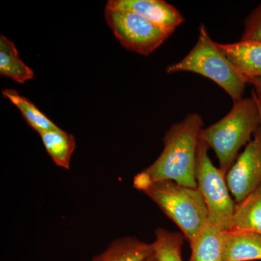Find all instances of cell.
<instances>
[{"mask_svg": "<svg viewBox=\"0 0 261 261\" xmlns=\"http://www.w3.org/2000/svg\"><path fill=\"white\" fill-rule=\"evenodd\" d=\"M261 126L256 94L233 102L229 113L220 121L202 128L200 139L214 151L219 168L226 174L238 158L240 149Z\"/></svg>", "mask_w": 261, "mask_h": 261, "instance_id": "cell-2", "label": "cell"}, {"mask_svg": "<svg viewBox=\"0 0 261 261\" xmlns=\"http://www.w3.org/2000/svg\"><path fill=\"white\" fill-rule=\"evenodd\" d=\"M235 202H241L261 185V126L226 174Z\"/></svg>", "mask_w": 261, "mask_h": 261, "instance_id": "cell-7", "label": "cell"}, {"mask_svg": "<svg viewBox=\"0 0 261 261\" xmlns=\"http://www.w3.org/2000/svg\"><path fill=\"white\" fill-rule=\"evenodd\" d=\"M183 71L197 73L214 81L227 92L233 102L243 98L246 80L211 39L204 24H201L198 39L191 51L181 61L166 68L167 73Z\"/></svg>", "mask_w": 261, "mask_h": 261, "instance_id": "cell-4", "label": "cell"}, {"mask_svg": "<svg viewBox=\"0 0 261 261\" xmlns=\"http://www.w3.org/2000/svg\"><path fill=\"white\" fill-rule=\"evenodd\" d=\"M190 245L188 261H224L222 231L207 221Z\"/></svg>", "mask_w": 261, "mask_h": 261, "instance_id": "cell-12", "label": "cell"}, {"mask_svg": "<svg viewBox=\"0 0 261 261\" xmlns=\"http://www.w3.org/2000/svg\"><path fill=\"white\" fill-rule=\"evenodd\" d=\"M216 45L247 82L261 78V43L241 41Z\"/></svg>", "mask_w": 261, "mask_h": 261, "instance_id": "cell-9", "label": "cell"}, {"mask_svg": "<svg viewBox=\"0 0 261 261\" xmlns=\"http://www.w3.org/2000/svg\"><path fill=\"white\" fill-rule=\"evenodd\" d=\"M105 18L122 45L142 56L153 53L173 33L128 10L106 7Z\"/></svg>", "mask_w": 261, "mask_h": 261, "instance_id": "cell-6", "label": "cell"}, {"mask_svg": "<svg viewBox=\"0 0 261 261\" xmlns=\"http://www.w3.org/2000/svg\"><path fill=\"white\" fill-rule=\"evenodd\" d=\"M3 94L4 97L16 106L29 126L39 135L48 130L59 128L34 103L29 100L27 98L20 95L16 91L13 89H5L3 91Z\"/></svg>", "mask_w": 261, "mask_h": 261, "instance_id": "cell-16", "label": "cell"}, {"mask_svg": "<svg viewBox=\"0 0 261 261\" xmlns=\"http://www.w3.org/2000/svg\"><path fill=\"white\" fill-rule=\"evenodd\" d=\"M232 229L261 234V185L235 205Z\"/></svg>", "mask_w": 261, "mask_h": 261, "instance_id": "cell-14", "label": "cell"}, {"mask_svg": "<svg viewBox=\"0 0 261 261\" xmlns=\"http://www.w3.org/2000/svg\"><path fill=\"white\" fill-rule=\"evenodd\" d=\"M153 254L152 243H147L135 237L116 239L92 261H143Z\"/></svg>", "mask_w": 261, "mask_h": 261, "instance_id": "cell-11", "label": "cell"}, {"mask_svg": "<svg viewBox=\"0 0 261 261\" xmlns=\"http://www.w3.org/2000/svg\"><path fill=\"white\" fill-rule=\"evenodd\" d=\"M143 261H159L158 260L157 257H156L155 255H154V253L152 255H151L150 256L147 257V258L145 259Z\"/></svg>", "mask_w": 261, "mask_h": 261, "instance_id": "cell-20", "label": "cell"}, {"mask_svg": "<svg viewBox=\"0 0 261 261\" xmlns=\"http://www.w3.org/2000/svg\"><path fill=\"white\" fill-rule=\"evenodd\" d=\"M247 84H252L253 86L255 88L254 92L256 94L257 99L261 102V78L249 80Z\"/></svg>", "mask_w": 261, "mask_h": 261, "instance_id": "cell-19", "label": "cell"}, {"mask_svg": "<svg viewBox=\"0 0 261 261\" xmlns=\"http://www.w3.org/2000/svg\"><path fill=\"white\" fill-rule=\"evenodd\" d=\"M208 149L200 140L196 167L197 188L205 201L209 222L221 231H229L233 228L236 202L228 189L226 174L211 161Z\"/></svg>", "mask_w": 261, "mask_h": 261, "instance_id": "cell-5", "label": "cell"}, {"mask_svg": "<svg viewBox=\"0 0 261 261\" xmlns=\"http://www.w3.org/2000/svg\"><path fill=\"white\" fill-rule=\"evenodd\" d=\"M106 8L128 10L159 27L173 31L185 18L173 5L163 0H110Z\"/></svg>", "mask_w": 261, "mask_h": 261, "instance_id": "cell-8", "label": "cell"}, {"mask_svg": "<svg viewBox=\"0 0 261 261\" xmlns=\"http://www.w3.org/2000/svg\"><path fill=\"white\" fill-rule=\"evenodd\" d=\"M182 233L159 228L154 231L152 243L153 253L159 261H183L181 258L184 245Z\"/></svg>", "mask_w": 261, "mask_h": 261, "instance_id": "cell-17", "label": "cell"}, {"mask_svg": "<svg viewBox=\"0 0 261 261\" xmlns=\"http://www.w3.org/2000/svg\"><path fill=\"white\" fill-rule=\"evenodd\" d=\"M241 41L261 43V4L252 12L245 20V31Z\"/></svg>", "mask_w": 261, "mask_h": 261, "instance_id": "cell-18", "label": "cell"}, {"mask_svg": "<svg viewBox=\"0 0 261 261\" xmlns=\"http://www.w3.org/2000/svg\"><path fill=\"white\" fill-rule=\"evenodd\" d=\"M0 74L19 84L34 79L32 69L19 57L14 43L5 36H0Z\"/></svg>", "mask_w": 261, "mask_h": 261, "instance_id": "cell-13", "label": "cell"}, {"mask_svg": "<svg viewBox=\"0 0 261 261\" xmlns=\"http://www.w3.org/2000/svg\"><path fill=\"white\" fill-rule=\"evenodd\" d=\"M224 261L261 260V234L231 229L222 231Z\"/></svg>", "mask_w": 261, "mask_h": 261, "instance_id": "cell-10", "label": "cell"}, {"mask_svg": "<svg viewBox=\"0 0 261 261\" xmlns=\"http://www.w3.org/2000/svg\"><path fill=\"white\" fill-rule=\"evenodd\" d=\"M39 135L53 162L58 167L69 170L70 161L75 148L74 137L60 128Z\"/></svg>", "mask_w": 261, "mask_h": 261, "instance_id": "cell-15", "label": "cell"}, {"mask_svg": "<svg viewBox=\"0 0 261 261\" xmlns=\"http://www.w3.org/2000/svg\"><path fill=\"white\" fill-rule=\"evenodd\" d=\"M140 192L153 201L179 228L190 245L208 221L205 201L197 188L166 180L153 182Z\"/></svg>", "mask_w": 261, "mask_h": 261, "instance_id": "cell-3", "label": "cell"}, {"mask_svg": "<svg viewBox=\"0 0 261 261\" xmlns=\"http://www.w3.org/2000/svg\"><path fill=\"white\" fill-rule=\"evenodd\" d=\"M202 128V117L196 113L172 125L163 139L159 157L134 178L135 188L141 191L153 182L166 180L197 188L196 167Z\"/></svg>", "mask_w": 261, "mask_h": 261, "instance_id": "cell-1", "label": "cell"}, {"mask_svg": "<svg viewBox=\"0 0 261 261\" xmlns=\"http://www.w3.org/2000/svg\"><path fill=\"white\" fill-rule=\"evenodd\" d=\"M257 97V96H256ZM257 104H258L259 110H260V117H261V102L258 100L257 97Z\"/></svg>", "mask_w": 261, "mask_h": 261, "instance_id": "cell-21", "label": "cell"}]
</instances>
